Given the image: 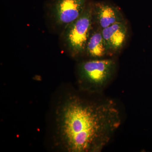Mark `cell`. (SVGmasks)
<instances>
[{"label":"cell","instance_id":"6da1fadb","mask_svg":"<svg viewBox=\"0 0 152 152\" xmlns=\"http://www.w3.org/2000/svg\"><path fill=\"white\" fill-rule=\"evenodd\" d=\"M57 144L69 152H100L121 126V114L110 99L91 101L68 96L58 106Z\"/></svg>","mask_w":152,"mask_h":152},{"label":"cell","instance_id":"7a4b0ae2","mask_svg":"<svg viewBox=\"0 0 152 152\" xmlns=\"http://www.w3.org/2000/svg\"><path fill=\"white\" fill-rule=\"evenodd\" d=\"M117 66L115 60L110 58L83 61L77 70L79 86L88 92L100 91L113 78Z\"/></svg>","mask_w":152,"mask_h":152},{"label":"cell","instance_id":"3957f363","mask_svg":"<svg viewBox=\"0 0 152 152\" xmlns=\"http://www.w3.org/2000/svg\"><path fill=\"white\" fill-rule=\"evenodd\" d=\"M93 3L90 0L82 15L60 34L64 48L72 58L85 55L87 41L94 27Z\"/></svg>","mask_w":152,"mask_h":152},{"label":"cell","instance_id":"277c9868","mask_svg":"<svg viewBox=\"0 0 152 152\" xmlns=\"http://www.w3.org/2000/svg\"><path fill=\"white\" fill-rule=\"evenodd\" d=\"M90 0H48L46 14L50 25L61 33L77 20Z\"/></svg>","mask_w":152,"mask_h":152},{"label":"cell","instance_id":"5b68a950","mask_svg":"<svg viewBox=\"0 0 152 152\" xmlns=\"http://www.w3.org/2000/svg\"><path fill=\"white\" fill-rule=\"evenodd\" d=\"M108 56L118 54L126 43L129 36L127 21L125 20L102 30Z\"/></svg>","mask_w":152,"mask_h":152},{"label":"cell","instance_id":"8992f818","mask_svg":"<svg viewBox=\"0 0 152 152\" xmlns=\"http://www.w3.org/2000/svg\"><path fill=\"white\" fill-rule=\"evenodd\" d=\"M93 19L94 26L101 30L126 20L120 8L103 1H94Z\"/></svg>","mask_w":152,"mask_h":152},{"label":"cell","instance_id":"52a82bcc","mask_svg":"<svg viewBox=\"0 0 152 152\" xmlns=\"http://www.w3.org/2000/svg\"><path fill=\"white\" fill-rule=\"evenodd\" d=\"M85 55L91 59L103 58L108 56L102 30L94 25L87 41Z\"/></svg>","mask_w":152,"mask_h":152}]
</instances>
